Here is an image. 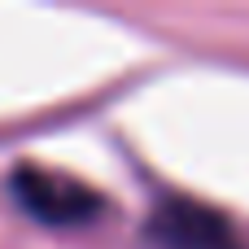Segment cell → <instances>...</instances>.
<instances>
[{
	"label": "cell",
	"mask_w": 249,
	"mask_h": 249,
	"mask_svg": "<svg viewBox=\"0 0 249 249\" xmlns=\"http://www.w3.org/2000/svg\"><path fill=\"white\" fill-rule=\"evenodd\" d=\"M153 232H158V241L166 249H245L219 210L184 201V197L158 206Z\"/></svg>",
	"instance_id": "7a4b0ae2"
},
{
	"label": "cell",
	"mask_w": 249,
	"mask_h": 249,
	"mask_svg": "<svg viewBox=\"0 0 249 249\" xmlns=\"http://www.w3.org/2000/svg\"><path fill=\"white\" fill-rule=\"evenodd\" d=\"M13 197L22 201V210L39 223L53 228H74V223H92L101 214V193L66 171L53 166H31L22 162L13 171Z\"/></svg>",
	"instance_id": "6da1fadb"
}]
</instances>
